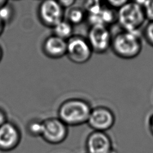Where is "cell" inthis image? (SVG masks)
I'll return each mask as SVG.
<instances>
[{
	"label": "cell",
	"mask_w": 153,
	"mask_h": 153,
	"mask_svg": "<svg viewBox=\"0 0 153 153\" xmlns=\"http://www.w3.org/2000/svg\"><path fill=\"white\" fill-rule=\"evenodd\" d=\"M111 48L114 54L123 59H132L139 55L143 44L139 31L123 30L112 37Z\"/></svg>",
	"instance_id": "6da1fadb"
},
{
	"label": "cell",
	"mask_w": 153,
	"mask_h": 153,
	"mask_svg": "<svg viewBox=\"0 0 153 153\" xmlns=\"http://www.w3.org/2000/svg\"><path fill=\"white\" fill-rule=\"evenodd\" d=\"M91 108L90 104L80 99L64 101L58 109V118L67 126H76L87 123Z\"/></svg>",
	"instance_id": "7a4b0ae2"
},
{
	"label": "cell",
	"mask_w": 153,
	"mask_h": 153,
	"mask_svg": "<svg viewBox=\"0 0 153 153\" xmlns=\"http://www.w3.org/2000/svg\"><path fill=\"white\" fill-rule=\"evenodd\" d=\"M145 20L142 7L136 1H127L117 12V22L123 30L139 31Z\"/></svg>",
	"instance_id": "3957f363"
},
{
	"label": "cell",
	"mask_w": 153,
	"mask_h": 153,
	"mask_svg": "<svg viewBox=\"0 0 153 153\" xmlns=\"http://www.w3.org/2000/svg\"><path fill=\"white\" fill-rule=\"evenodd\" d=\"M93 51L87 39L81 36H72L67 40L66 54L68 59L76 64L87 62Z\"/></svg>",
	"instance_id": "277c9868"
},
{
	"label": "cell",
	"mask_w": 153,
	"mask_h": 153,
	"mask_svg": "<svg viewBox=\"0 0 153 153\" xmlns=\"http://www.w3.org/2000/svg\"><path fill=\"white\" fill-rule=\"evenodd\" d=\"M44 131L41 137L48 143H62L68 134V126L59 118H49L43 121Z\"/></svg>",
	"instance_id": "5b68a950"
},
{
	"label": "cell",
	"mask_w": 153,
	"mask_h": 153,
	"mask_svg": "<svg viewBox=\"0 0 153 153\" xmlns=\"http://www.w3.org/2000/svg\"><path fill=\"white\" fill-rule=\"evenodd\" d=\"M112 37L108 27L103 25L91 26L87 41L93 52L103 53L111 46Z\"/></svg>",
	"instance_id": "8992f818"
},
{
	"label": "cell",
	"mask_w": 153,
	"mask_h": 153,
	"mask_svg": "<svg viewBox=\"0 0 153 153\" xmlns=\"http://www.w3.org/2000/svg\"><path fill=\"white\" fill-rule=\"evenodd\" d=\"M38 13L41 22L47 27L53 28L63 20V8L57 1H42L39 5Z\"/></svg>",
	"instance_id": "52a82bcc"
},
{
	"label": "cell",
	"mask_w": 153,
	"mask_h": 153,
	"mask_svg": "<svg viewBox=\"0 0 153 153\" xmlns=\"http://www.w3.org/2000/svg\"><path fill=\"white\" fill-rule=\"evenodd\" d=\"M115 121V115L109 108L97 106L91 109L87 123L93 131L105 132L113 127Z\"/></svg>",
	"instance_id": "ba28073f"
},
{
	"label": "cell",
	"mask_w": 153,
	"mask_h": 153,
	"mask_svg": "<svg viewBox=\"0 0 153 153\" xmlns=\"http://www.w3.org/2000/svg\"><path fill=\"white\" fill-rule=\"evenodd\" d=\"M86 153H115L111 138L106 132L93 131L85 141Z\"/></svg>",
	"instance_id": "9c48e42d"
},
{
	"label": "cell",
	"mask_w": 153,
	"mask_h": 153,
	"mask_svg": "<svg viewBox=\"0 0 153 153\" xmlns=\"http://www.w3.org/2000/svg\"><path fill=\"white\" fill-rule=\"evenodd\" d=\"M19 128L14 124L7 121L0 126V150L11 151L16 148L21 140Z\"/></svg>",
	"instance_id": "30bf717a"
},
{
	"label": "cell",
	"mask_w": 153,
	"mask_h": 153,
	"mask_svg": "<svg viewBox=\"0 0 153 153\" xmlns=\"http://www.w3.org/2000/svg\"><path fill=\"white\" fill-rule=\"evenodd\" d=\"M67 41L54 35L47 37L44 41L42 50L44 54L51 59H59L66 55Z\"/></svg>",
	"instance_id": "8fae6325"
},
{
	"label": "cell",
	"mask_w": 153,
	"mask_h": 153,
	"mask_svg": "<svg viewBox=\"0 0 153 153\" xmlns=\"http://www.w3.org/2000/svg\"><path fill=\"white\" fill-rule=\"evenodd\" d=\"M88 17L91 26L103 25L108 27V25L117 22V13L112 8H109L105 6L99 13L95 14L88 15Z\"/></svg>",
	"instance_id": "7c38bea8"
},
{
	"label": "cell",
	"mask_w": 153,
	"mask_h": 153,
	"mask_svg": "<svg viewBox=\"0 0 153 153\" xmlns=\"http://www.w3.org/2000/svg\"><path fill=\"white\" fill-rule=\"evenodd\" d=\"M53 35L66 41L73 36L72 25L68 21L62 20L53 27Z\"/></svg>",
	"instance_id": "4fadbf2b"
},
{
	"label": "cell",
	"mask_w": 153,
	"mask_h": 153,
	"mask_svg": "<svg viewBox=\"0 0 153 153\" xmlns=\"http://www.w3.org/2000/svg\"><path fill=\"white\" fill-rule=\"evenodd\" d=\"M27 131L33 137H41L44 131L43 121L33 120L29 122L27 126Z\"/></svg>",
	"instance_id": "5bb4252c"
},
{
	"label": "cell",
	"mask_w": 153,
	"mask_h": 153,
	"mask_svg": "<svg viewBox=\"0 0 153 153\" xmlns=\"http://www.w3.org/2000/svg\"><path fill=\"white\" fill-rule=\"evenodd\" d=\"M84 10L79 8H74L71 9L68 14V22L72 25H79L84 19Z\"/></svg>",
	"instance_id": "9a60e30c"
},
{
	"label": "cell",
	"mask_w": 153,
	"mask_h": 153,
	"mask_svg": "<svg viewBox=\"0 0 153 153\" xmlns=\"http://www.w3.org/2000/svg\"><path fill=\"white\" fill-rule=\"evenodd\" d=\"M135 1L142 7L146 20L153 22V0Z\"/></svg>",
	"instance_id": "2e32d148"
},
{
	"label": "cell",
	"mask_w": 153,
	"mask_h": 153,
	"mask_svg": "<svg viewBox=\"0 0 153 153\" xmlns=\"http://www.w3.org/2000/svg\"><path fill=\"white\" fill-rule=\"evenodd\" d=\"M85 9L88 13V15L95 14L99 13L103 8V5L100 4V1H86L84 4Z\"/></svg>",
	"instance_id": "e0dca14e"
},
{
	"label": "cell",
	"mask_w": 153,
	"mask_h": 153,
	"mask_svg": "<svg viewBox=\"0 0 153 153\" xmlns=\"http://www.w3.org/2000/svg\"><path fill=\"white\" fill-rule=\"evenodd\" d=\"M7 4V2L0 7V20L4 23L9 22L13 14L11 7Z\"/></svg>",
	"instance_id": "ac0fdd59"
},
{
	"label": "cell",
	"mask_w": 153,
	"mask_h": 153,
	"mask_svg": "<svg viewBox=\"0 0 153 153\" xmlns=\"http://www.w3.org/2000/svg\"><path fill=\"white\" fill-rule=\"evenodd\" d=\"M142 36L146 42L153 47V22H149L143 30Z\"/></svg>",
	"instance_id": "d6986e66"
},
{
	"label": "cell",
	"mask_w": 153,
	"mask_h": 153,
	"mask_svg": "<svg viewBox=\"0 0 153 153\" xmlns=\"http://www.w3.org/2000/svg\"><path fill=\"white\" fill-rule=\"evenodd\" d=\"M128 1L125 0H118V1H107V3L108 5L114 8V9H118L119 10L120 8H121Z\"/></svg>",
	"instance_id": "ffe728a7"
},
{
	"label": "cell",
	"mask_w": 153,
	"mask_h": 153,
	"mask_svg": "<svg viewBox=\"0 0 153 153\" xmlns=\"http://www.w3.org/2000/svg\"><path fill=\"white\" fill-rule=\"evenodd\" d=\"M59 2L63 8H66L71 7L75 2V1L74 0H62L59 1Z\"/></svg>",
	"instance_id": "44dd1931"
},
{
	"label": "cell",
	"mask_w": 153,
	"mask_h": 153,
	"mask_svg": "<svg viewBox=\"0 0 153 153\" xmlns=\"http://www.w3.org/2000/svg\"><path fill=\"white\" fill-rule=\"evenodd\" d=\"M148 126L151 134L153 136V113L149 117L148 121Z\"/></svg>",
	"instance_id": "7402d4cb"
},
{
	"label": "cell",
	"mask_w": 153,
	"mask_h": 153,
	"mask_svg": "<svg viewBox=\"0 0 153 153\" xmlns=\"http://www.w3.org/2000/svg\"><path fill=\"white\" fill-rule=\"evenodd\" d=\"M6 122V116L3 111L0 109V126Z\"/></svg>",
	"instance_id": "603a6c76"
},
{
	"label": "cell",
	"mask_w": 153,
	"mask_h": 153,
	"mask_svg": "<svg viewBox=\"0 0 153 153\" xmlns=\"http://www.w3.org/2000/svg\"><path fill=\"white\" fill-rule=\"evenodd\" d=\"M3 26H4V23L0 20V34L1 33L3 30Z\"/></svg>",
	"instance_id": "cb8c5ba5"
},
{
	"label": "cell",
	"mask_w": 153,
	"mask_h": 153,
	"mask_svg": "<svg viewBox=\"0 0 153 153\" xmlns=\"http://www.w3.org/2000/svg\"><path fill=\"white\" fill-rule=\"evenodd\" d=\"M7 2V1H1L0 0V7H1V6H2L3 5H4L5 4H6Z\"/></svg>",
	"instance_id": "d4e9b609"
},
{
	"label": "cell",
	"mask_w": 153,
	"mask_h": 153,
	"mask_svg": "<svg viewBox=\"0 0 153 153\" xmlns=\"http://www.w3.org/2000/svg\"><path fill=\"white\" fill-rule=\"evenodd\" d=\"M1 57H2V53H1V49H0V60H1Z\"/></svg>",
	"instance_id": "484cf974"
}]
</instances>
